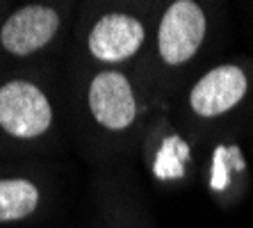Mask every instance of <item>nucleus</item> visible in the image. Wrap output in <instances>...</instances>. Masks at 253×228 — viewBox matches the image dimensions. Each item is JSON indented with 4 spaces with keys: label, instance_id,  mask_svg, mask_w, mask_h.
<instances>
[{
    "label": "nucleus",
    "instance_id": "obj_1",
    "mask_svg": "<svg viewBox=\"0 0 253 228\" xmlns=\"http://www.w3.org/2000/svg\"><path fill=\"white\" fill-rule=\"evenodd\" d=\"M53 126V98L42 82L25 73L0 78V153L46 139Z\"/></svg>",
    "mask_w": 253,
    "mask_h": 228
},
{
    "label": "nucleus",
    "instance_id": "obj_2",
    "mask_svg": "<svg viewBox=\"0 0 253 228\" xmlns=\"http://www.w3.org/2000/svg\"><path fill=\"white\" fill-rule=\"evenodd\" d=\"M62 30V14L46 2L14 7L0 18V69L25 62L53 46Z\"/></svg>",
    "mask_w": 253,
    "mask_h": 228
},
{
    "label": "nucleus",
    "instance_id": "obj_3",
    "mask_svg": "<svg viewBox=\"0 0 253 228\" xmlns=\"http://www.w3.org/2000/svg\"><path fill=\"white\" fill-rule=\"evenodd\" d=\"M208 37L206 9L194 0H176L160 16L155 53L169 69L185 66L199 55Z\"/></svg>",
    "mask_w": 253,
    "mask_h": 228
},
{
    "label": "nucleus",
    "instance_id": "obj_4",
    "mask_svg": "<svg viewBox=\"0 0 253 228\" xmlns=\"http://www.w3.org/2000/svg\"><path fill=\"white\" fill-rule=\"evenodd\" d=\"M89 114L107 133H128L139 117V98L132 80L119 69L94 73L87 87Z\"/></svg>",
    "mask_w": 253,
    "mask_h": 228
},
{
    "label": "nucleus",
    "instance_id": "obj_5",
    "mask_svg": "<svg viewBox=\"0 0 253 228\" xmlns=\"http://www.w3.org/2000/svg\"><path fill=\"white\" fill-rule=\"evenodd\" d=\"M87 53L107 69L128 64L146 44V23L130 12H107L91 25Z\"/></svg>",
    "mask_w": 253,
    "mask_h": 228
},
{
    "label": "nucleus",
    "instance_id": "obj_6",
    "mask_svg": "<svg viewBox=\"0 0 253 228\" xmlns=\"http://www.w3.org/2000/svg\"><path fill=\"white\" fill-rule=\"evenodd\" d=\"M251 80L244 66L235 62L212 66L192 85L187 105L199 119H217L233 112L247 98Z\"/></svg>",
    "mask_w": 253,
    "mask_h": 228
},
{
    "label": "nucleus",
    "instance_id": "obj_7",
    "mask_svg": "<svg viewBox=\"0 0 253 228\" xmlns=\"http://www.w3.org/2000/svg\"><path fill=\"white\" fill-rule=\"evenodd\" d=\"M42 185L23 174H0V226L23 224L42 208Z\"/></svg>",
    "mask_w": 253,
    "mask_h": 228
}]
</instances>
